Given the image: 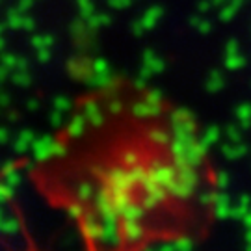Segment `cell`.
<instances>
[{"instance_id": "cell-1", "label": "cell", "mask_w": 251, "mask_h": 251, "mask_svg": "<svg viewBox=\"0 0 251 251\" xmlns=\"http://www.w3.org/2000/svg\"><path fill=\"white\" fill-rule=\"evenodd\" d=\"M116 99L121 114L117 90ZM76 110L97 132L73 114L39 173L84 238L126 248L154 238L170 248L196 246L199 227L216 218L218 192L194 117L145 88L130 91L125 119H110L114 132H102L84 106Z\"/></svg>"}, {"instance_id": "cell-2", "label": "cell", "mask_w": 251, "mask_h": 251, "mask_svg": "<svg viewBox=\"0 0 251 251\" xmlns=\"http://www.w3.org/2000/svg\"><path fill=\"white\" fill-rule=\"evenodd\" d=\"M162 69H164V62H162V58H158V56H149V54H145L144 58V75H158V73H162Z\"/></svg>"}, {"instance_id": "cell-3", "label": "cell", "mask_w": 251, "mask_h": 251, "mask_svg": "<svg viewBox=\"0 0 251 251\" xmlns=\"http://www.w3.org/2000/svg\"><path fill=\"white\" fill-rule=\"evenodd\" d=\"M162 17V9L160 8H151L144 17H142V25H144L145 30H151V28L156 26V23L160 21Z\"/></svg>"}, {"instance_id": "cell-4", "label": "cell", "mask_w": 251, "mask_h": 251, "mask_svg": "<svg viewBox=\"0 0 251 251\" xmlns=\"http://www.w3.org/2000/svg\"><path fill=\"white\" fill-rule=\"evenodd\" d=\"M34 140H36V136L32 134V132H21L19 136V140L15 142V149L17 151H26V149H32V145H34Z\"/></svg>"}, {"instance_id": "cell-5", "label": "cell", "mask_w": 251, "mask_h": 251, "mask_svg": "<svg viewBox=\"0 0 251 251\" xmlns=\"http://www.w3.org/2000/svg\"><path fill=\"white\" fill-rule=\"evenodd\" d=\"M23 15L21 13H17V11H11L9 13V17H8V23H9V26L11 28H21V25H23Z\"/></svg>"}, {"instance_id": "cell-6", "label": "cell", "mask_w": 251, "mask_h": 251, "mask_svg": "<svg viewBox=\"0 0 251 251\" xmlns=\"http://www.w3.org/2000/svg\"><path fill=\"white\" fill-rule=\"evenodd\" d=\"M34 41H36L37 47H50V37H47V36H39V37H36Z\"/></svg>"}, {"instance_id": "cell-7", "label": "cell", "mask_w": 251, "mask_h": 251, "mask_svg": "<svg viewBox=\"0 0 251 251\" xmlns=\"http://www.w3.org/2000/svg\"><path fill=\"white\" fill-rule=\"evenodd\" d=\"M128 2H130V0H110V4H112L116 9L126 8V6H128Z\"/></svg>"}, {"instance_id": "cell-8", "label": "cell", "mask_w": 251, "mask_h": 251, "mask_svg": "<svg viewBox=\"0 0 251 251\" xmlns=\"http://www.w3.org/2000/svg\"><path fill=\"white\" fill-rule=\"evenodd\" d=\"M8 140V130L6 128H0V144H4Z\"/></svg>"}]
</instances>
